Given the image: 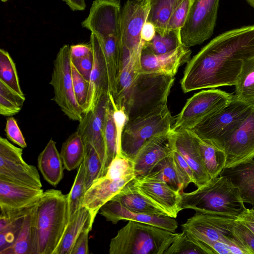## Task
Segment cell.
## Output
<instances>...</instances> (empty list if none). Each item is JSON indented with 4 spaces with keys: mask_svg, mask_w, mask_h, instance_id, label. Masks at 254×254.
<instances>
[{
    "mask_svg": "<svg viewBox=\"0 0 254 254\" xmlns=\"http://www.w3.org/2000/svg\"><path fill=\"white\" fill-rule=\"evenodd\" d=\"M236 219L196 212L182 225V230L204 245L212 254L210 246L216 242L229 245L231 254H250L234 234L233 226Z\"/></svg>",
    "mask_w": 254,
    "mask_h": 254,
    "instance_id": "obj_6",
    "label": "cell"
},
{
    "mask_svg": "<svg viewBox=\"0 0 254 254\" xmlns=\"http://www.w3.org/2000/svg\"><path fill=\"white\" fill-rule=\"evenodd\" d=\"M212 254L204 245L185 230L178 233L164 254Z\"/></svg>",
    "mask_w": 254,
    "mask_h": 254,
    "instance_id": "obj_36",
    "label": "cell"
},
{
    "mask_svg": "<svg viewBox=\"0 0 254 254\" xmlns=\"http://www.w3.org/2000/svg\"><path fill=\"white\" fill-rule=\"evenodd\" d=\"M225 168L254 158V106L241 124L224 142Z\"/></svg>",
    "mask_w": 254,
    "mask_h": 254,
    "instance_id": "obj_15",
    "label": "cell"
},
{
    "mask_svg": "<svg viewBox=\"0 0 254 254\" xmlns=\"http://www.w3.org/2000/svg\"><path fill=\"white\" fill-rule=\"evenodd\" d=\"M111 199L132 212L168 216L161 209L137 190L133 185V180L126 185Z\"/></svg>",
    "mask_w": 254,
    "mask_h": 254,
    "instance_id": "obj_27",
    "label": "cell"
},
{
    "mask_svg": "<svg viewBox=\"0 0 254 254\" xmlns=\"http://www.w3.org/2000/svg\"><path fill=\"white\" fill-rule=\"evenodd\" d=\"M156 33V31L154 25L151 22L146 21L142 28L141 39L145 42H150L154 38Z\"/></svg>",
    "mask_w": 254,
    "mask_h": 254,
    "instance_id": "obj_52",
    "label": "cell"
},
{
    "mask_svg": "<svg viewBox=\"0 0 254 254\" xmlns=\"http://www.w3.org/2000/svg\"><path fill=\"white\" fill-rule=\"evenodd\" d=\"M32 210L25 217L14 242L10 246L0 251V254H32Z\"/></svg>",
    "mask_w": 254,
    "mask_h": 254,
    "instance_id": "obj_35",
    "label": "cell"
},
{
    "mask_svg": "<svg viewBox=\"0 0 254 254\" xmlns=\"http://www.w3.org/2000/svg\"><path fill=\"white\" fill-rule=\"evenodd\" d=\"M0 81L20 95H24L19 83L15 64L9 53L0 49Z\"/></svg>",
    "mask_w": 254,
    "mask_h": 254,
    "instance_id": "obj_40",
    "label": "cell"
},
{
    "mask_svg": "<svg viewBox=\"0 0 254 254\" xmlns=\"http://www.w3.org/2000/svg\"><path fill=\"white\" fill-rule=\"evenodd\" d=\"M233 230L250 254H254V233L237 219L233 223Z\"/></svg>",
    "mask_w": 254,
    "mask_h": 254,
    "instance_id": "obj_44",
    "label": "cell"
},
{
    "mask_svg": "<svg viewBox=\"0 0 254 254\" xmlns=\"http://www.w3.org/2000/svg\"><path fill=\"white\" fill-rule=\"evenodd\" d=\"M121 12L119 0H94L81 26L98 39L120 37Z\"/></svg>",
    "mask_w": 254,
    "mask_h": 254,
    "instance_id": "obj_14",
    "label": "cell"
},
{
    "mask_svg": "<svg viewBox=\"0 0 254 254\" xmlns=\"http://www.w3.org/2000/svg\"><path fill=\"white\" fill-rule=\"evenodd\" d=\"M25 101L24 95L16 92L0 81V114L11 117L18 113Z\"/></svg>",
    "mask_w": 254,
    "mask_h": 254,
    "instance_id": "obj_39",
    "label": "cell"
},
{
    "mask_svg": "<svg viewBox=\"0 0 254 254\" xmlns=\"http://www.w3.org/2000/svg\"><path fill=\"white\" fill-rule=\"evenodd\" d=\"M71 74L74 95L84 114L88 100L89 81L83 77L72 63Z\"/></svg>",
    "mask_w": 254,
    "mask_h": 254,
    "instance_id": "obj_42",
    "label": "cell"
},
{
    "mask_svg": "<svg viewBox=\"0 0 254 254\" xmlns=\"http://www.w3.org/2000/svg\"><path fill=\"white\" fill-rule=\"evenodd\" d=\"M73 11H82L86 8L85 0H62Z\"/></svg>",
    "mask_w": 254,
    "mask_h": 254,
    "instance_id": "obj_53",
    "label": "cell"
},
{
    "mask_svg": "<svg viewBox=\"0 0 254 254\" xmlns=\"http://www.w3.org/2000/svg\"><path fill=\"white\" fill-rule=\"evenodd\" d=\"M109 95L113 107V118L117 133V155H118L122 154L121 152V139L123 132L127 121V117L123 109H119L116 106L112 94L109 93Z\"/></svg>",
    "mask_w": 254,
    "mask_h": 254,
    "instance_id": "obj_45",
    "label": "cell"
},
{
    "mask_svg": "<svg viewBox=\"0 0 254 254\" xmlns=\"http://www.w3.org/2000/svg\"><path fill=\"white\" fill-rule=\"evenodd\" d=\"M147 22L152 23L156 33L164 35L168 22L173 13L183 0H147Z\"/></svg>",
    "mask_w": 254,
    "mask_h": 254,
    "instance_id": "obj_29",
    "label": "cell"
},
{
    "mask_svg": "<svg viewBox=\"0 0 254 254\" xmlns=\"http://www.w3.org/2000/svg\"><path fill=\"white\" fill-rule=\"evenodd\" d=\"M173 149L187 162L193 173L194 183L198 188L210 180L205 169L197 137L189 129L172 130Z\"/></svg>",
    "mask_w": 254,
    "mask_h": 254,
    "instance_id": "obj_19",
    "label": "cell"
},
{
    "mask_svg": "<svg viewBox=\"0 0 254 254\" xmlns=\"http://www.w3.org/2000/svg\"><path fill=\"white\" fill-rule=\"evenodd\" d=\"M8 0H0V1L1 2H6L7 1H8Z\"/></svg>",
    "mask_w": 254,
    "mask_h": 254,
    "instance_id": "obj_55",
    "label": "cell"
},
{
    "mask_svg": "<svg viewBox=\"0 0 254 254\" xmlns=\"http://www.w3.org/2000/svg\"><path fill=\"white\" fill-rule=\"evenodd\" d=\"M180 30L168 31L164 35L156 33L150 42H144L143 48L154 54H162L171 52L181 45Z\"/></svg>",
    "mask_w": 254,
    "mask_h": 254,
    "instance_id": "obj_38",
    "label": "cell"
},
{
    "mask_svg": "<svg viewBox=\"0 0 254 254\" xmlns=\"http://www.w3.org/2000/svg\"><path fill=\"white\" fill-rule=\"evenodd\" d=\"M197 138L203 163L209 177L211 179L219 176L225 166V152Z\"/></svg>",
    "mask_w": 254,
    "mask_h": 254,
    "instance_id": "obj_34",
    "label": "cell"
},
{
    "mask_svg": "<svg viewBox=\"0 0 254 254\" xmlns=\"http://www.w3.org/2000/svg\"><path fill=\"white\" fill-rule=\"evenodd\" d=\"M174 77L139 73L116 106L123 109L127 121L149 114L167 105Z\"/></svg>",
    "mask_w": 254,
    "mask_h": 254,
    "instance_id": "obj_4",
    "label": "cell"
},
{
    "mask_svg": "<svg viewBox=\"0 0 254 254\" xmlns=\"http://www.w3.org/2000/svg\"><path fill=\"white\" fill-rule=\"evenodd\" d=\"M178 233L133 221L121 228L109 244L110 254H164Z\"/></svg>",
    "mask_w": 254,
    "mask_h": 254,
    "instance_id": "obj_5",
    "label": "cell"
},
{
    "mask_svg": "<svg viewBox=\"0 0 254 254\" xmlns=\"http://www.w3.org/2000/svg\"><path fill=\"white\" fill-rule=\"evenodd\" d=\"M148 11L147 0H128L121 8L120 23L121 59H127L142 51V26Z\"/></svg>",
    "mask_w": 254,
    "mask_h": 254,
    "instance_id": "obj_12",
    "label": "cell"
},
{
    "mask_svg": "<svg viewBox=\"0 0 254 254\" xmlns=\"http://www.w3.org/2000/svg\"><path fill=\"white\" fill-rule=\"evenodd\" d=\"M43 189L31 188L0 179V207L17 208L36 202Z\"/></svg>",
    "mask_w": 254,
    "mask_h": 254,
    "instance_id": "obj_24",
    "label": "cell"
},
{
    "mask_svg": "<svg viewBox=\"0 0 254 254\" xmlns=\"http://www.w3.org/2000/svg\"><path fill=\"white\" fill-rule=\"evenodd\" d=\"M85 144V155L83 160L85 169V185L86 190L93 182L101 177L103 163L93 146Z\"/></svg>",
    "mask_w": 254,
    "mask_h": 254,
    "instance_id": "obj_41",
    "label": "cell"
},
{
    "mask_svg": "<svg viewBox=\"0 0 254 254\" xmlns=\"http://www.w3.org/2000/svg\"><path fill=\"white\" fill-rule=\"evenodd\" d=\"M32 254H57L68 224L67 195L44 191L32 211Z\"/></svg>",
    "mask_w": 254,
    "mask_h": 254,
    "instance_id": "obj_2",
    "label": "cell"
},
{
    "mask_svg": "<svg viewBox=\"0 0 254 254\" xmlns=\"http://www.w3.org/2000/svg\"></svg>",
    "mask_w": 254,
    "mask_h": 254,
    "instance_id": "obj_56",
    "label": "cell"
},
{
    "mask_svg": "<svg viewBox=\"0 0 254 254\" xmlns=\"http://www.w3.org/2000/svg\"><path fill=\"white\" fill-rule=\"evenodd\" d=\"M50 84L54 89L53 100L70 120L79 122L83 111L78 104L73 91L70 46L64 45L54 61Z\"/></svg>",
    "mask_w": 254,
    "mask_h": 254,
    "instance_id": "obj_9",
    "label": "cell"
},
{
    "mask_svg": "<svg viewBox=\"0 0 254 254\" xmlns=\"http://www.w3.org/2000/svg\"><path fill=\"white\" fill-rule=\"evenodd\" d=\"M90 230L82 232L77 238L70 254H88V236Z\"/></svg>",
    "mask_w": 254,
    "mask_h": 254,
    "instance_id": "obj_49",
    "label": "cell"
},
{
    "mask_svg": "<svg viewBox=\"0 0 254 254\" xmlns=\"http://www.w3.org/2000/svg\"><path fill=\"white\" fill-rule=\"evenodd\" d=\"M144 177L165 182L180 192L183 191L186 188L177 168L173 153L159 162L152 171Z\"/></svg>",
    "mask_w": 254,
    "mask_h": 254,
    "instance_id": "obj_30",
    "label": "cell"
},
{
    "mask_svg": "<svg viewBox=\"0 0 254 254\" xmlns=\"http://www.w3.org/2000/svg\"><path fill=\"white\" fill-rule=\"evenodd\" d=\"M191 51L183 45L162 54H154L142 48L140 73L174 77L179 67L190 60Z\"/></svg>",
    "mask_w": 254,
    "mask_h": 254,
    "instance_id": "obj_21",
    "label": "cell"
},
{
    "mask_svg": "<svg viewBox=\"0 0 254 254\" xmlns=\"http://www.w3.org/2000/svg\"><path fill=\"white\" fill-rule=\"evenodd\" d=\"M172 130L153 136L139 149L132 160L136 178L148 175L159 162L172 154Z\"/></svg>",
    "mask_w": 254,
    "mask_h": 254,
    "instance_id": "obj_17",
    "label": "cell"
},
{
    "mask_svg": "<svg viewBox=\"0 0 254 254\" xmlns=\"http://www.w3.org/2000/svg\"><path fill=\"white\" fill-rule=\"evenodd\" d=\"M174 121L167 105L127 121L122 136V153L132 161L146 141L156 135L170 131Z\"/></svg>",
    "mask_w": 254,
    "mask_h": 254,
    "instance_id": "obj_8",
    "label": "cell"
},
{
    "mask_svg": "<svg viewBox=\"0 0 254 254\" xmlns=\"http://www.w3.org/2000/svg\"><path fill=\"white\" fill-rule=\"evenodd\" d=\"M92 51L89 44H80L70 46V55L71 60L79 59L87 56Z\"/></svg>",
    "mask_w": 254,
    "mask_h": 254,
    "instance_id": "obj_50",
    "label": "cell"
},
{
    "mask_svg": "<svg viewBox=\"0 0 254 254\" xmlns=\"http://www.w3.org/2000/svg\"><path fill=\"white\" fill-rule=\"evenodd\" d=\"M7 137L11 141L22 148L27 147V144L16 120L12 117L6 119L4 129Z\"/></svg>",
    "mask_w": 254,
    "mask_h": 254,
    "instance_id": "obj_46",
    "label": "cell"
},
{
    "mask_svg": "<svg viewBox=\"0 0 254 254\" xmlns=\"http://www.w3.org/2000/svg\"><path fill=\"white\" fill-rule=\"evenodd\" d=\"M181 208L237 219L246 208L238 188L222 175L210 179L192 191H182Z\"/></svg>",
    "mask_w": 254,
    "mask_h": 254,
    "instance_id": "obj_3",
    "label": "cell"
},
{
    "mask_svg": "<svg viewBox=\"0 0 254 254\" xmlns=\"http://www.w3.org/2000/svg\"><path fill=\"white\" fill-rule=\"evenodd\" d=\"M94 220L90 210L82 206L68 223L57 254H70L77 238L82 232L92 230Z\"/></svg>",
    "mask_w": 254,
    "mask_h": 254,
    "instance_id": "obj_28",
    "label": "cell"
},
{
    "mask_svg": "<svg viewBox=\"0 0 254 254\" xmlns=\"http://www.w3.org/2000/svg\"><path fill=\"white\" fill-rule=\"evenodd\" d=\"M219 175L227 177L239 189L244 202L254 206V160L224 168Z\"/></svg>",
    "mask_w": 254,
    "mask_h": 254,
    "instance_id": "obj_25",
    "label": "cell"
},
{
    "mask_svg": "<svg viewBox=\"0 0 254 254\" xmlns=\"http://www.w3.org/2000/svg\"><path fill=\"white\" fill-rule=\"evenodd\" d=\"M60 155L64 169L68 171L78 168L81 164L84 158L85 144L76 131L63 142Z\"/></svg>",
    "mask_w": 254,
    "mask_h": 254,
    "instance_id": "obj_31",
    "label": "cell"
},
{
    "mask_svg": "<svg viewBox=\"0 0 254 254\" xmlns=\"http://www.w3.org/2000/svg\"><path fill=\"white\" fill-rule=\"evenodd\" d=\"M22 154L23 148L0 137V179L41 189L42 185L37 168L27 164Z\"/></svg>",
    "mask_w": 254,
    "mask_h": 254,
    "instance_id": "obj_13",
    "label": "cell"
},
{
    "mask_svg": "<svg viewBox=\"0 0 254 254\" xmlns=\"http://www.w3.org/2000/svg\"><path fill=\"white\" fill-rule=\"evenodd\" d=\"M133 185L137 190L168 216L176 218L181 208V192L162 181L146 177L135 178Z\"/></svg>",
    "mask_w": 254,
    "mask_h": 254,
    "instance_id": "obj_18",
    "label": "cell"
},
{
    "mask_svg": "<svg viewBox=\"0 0 254 254\" xmlns=\"http://www.w3.org/2000/svg\"><path fill=\"white\" fill-rule=\"evenodd\" d=\"M254 57V25L226 31L189 60L181 85L184 93L235 85L242 66Z\"/></svg>",
    "mask_w": 254,
    "mask_h": 254,
    "instance_id": "obj_1",
    "label": "cell"
},
{
    "mask_svg": "<svg viewBox=\"0 0 254 254\" xmlns=\"http://www.w3.org/2000/svg\"><path fill=\"white\" fill-rule=\"evenodd\" d=\"M220 0H194L180 30L182 44L190 47L211 37L217 19Z\"/></svg>",
    "mask_w": 254,
    "mask_h": 254,
    "instance_id": "obj_11",
    "label": "cell"
},
{
    "mask_svg": "<svg viewBox=\"0 0 254 254\" xmlns=\"http://www.w3.org/2000/svg\"><path fill=\"white\" fill-rule=\"evenodd\" d=\"M233 94L214 88L202 90L187 100L172 127L190 129L206 118L227 106Z\"/></svg>",
    "mask_w": 254,
    "mask_h": 254,
    "instance_id": "obj_10",
    "label": "cell"
},
{
    "mask_svg": "<svg viewBox=\"0 0 254 254\" xmlns=\"http://www.w3.org/2000/svg\"><path fill=\"white\" fill-rule=\"evenodd\" d=\"M194 0H183L176 8L167 25L166 33L173 30H179L184 26L190 7Z\"/></svg>",
    "mask_w": 254,
    "mask_h": 254,
    "instance_id": "obj_43",
    "label": "cell"
},
{
    "mask_svg": "<svg viewBox=\"0 0 254 254\" xmlns=\"http://www.w3.org/2000/svg\"><path fill=\"white\" fill-rule=\"evenodd\" d=\"M237 219L254 233V206L246 208Z\"/></svg>",
    "mask_w": 254,
    "mask_h": 254,
    "instance_id": "obj_51",
    "label": "cell"
},
{
    "mask_svg": "<svg viewBox=\"0 0 254 254\" xmlns=\"http://www.w3.org/2000/svg\"><path fill=\"white\" fill-rule=\"evenodd\" d=\"M109 101V92L102 94L92 109L83 114L76 130L84 144L93 146L102 160L103 165L105 156L103 132Z\"/></svg>",
    "mask_w": 254,
    "mask_h": 254,
    "instance_id": "obj_16",
    "label": "cell"
},
{
    "mask_svg": "<svg viewBox=\"0 0 254 254\" xmlns=\"http://www.w3.org/2000/svg\"><path fill=\"white\" fill-rule=\"evenodd\" d=\"M103 137L105 156L101 177L106 174L109 166L117 154V133L113 118V107L110 98L106 113Z\"/></svg>",
    "mask_w": 254,
    "mask_h": 254,
    "instance_id": "obj_33",
    "label": "cell"
},
{
    "mask_svg": "<svg viewBox=\"0 0 254 254\" xmlns=\"http://www.w3.org/2000/svg\"><path fill=\"white\" fill-rule=\"evenodd\" d=\"M99 213L107 221L114 224L121 220H131L155 226L174 233L178 227V223L174 218L132 212L112 199L102 206Z\"/></svg>",
    "mask_w": 254,
    "mask_h": 254,
    "instance_id": "obj_22",
    "label": "cell"
},
{
    "mask_svg": "<svg viewBox=\"0 0 254 254\" xmlns=\"http://www.w3.org/2000/svg\"><path fill=\"white\" fill-rule=\"evenodd\" d=\"M174 159L180 174L183 178L186 188L190 183H194V179L191 169L182 157L176 150L173 152Z\"/></svg>",
    "mask_w": 254,
    "mask_h": 254,
    "instance_id": "obj_47",
    "label": "cell"
},
{
    "mask_svg": "<svg viewBox=\"0 0 254 254\" xmlns=\"http://www.w3.org/2000/svg\"><path fill=\"white\" fill-rule=\"evenodd\" d=\"M235 86L234 99L254 103V57L245 61Z\"/></svg>",
    "mask_w": 254,
    "mask_h": 254,
    "instance_id": "obj_32",
    "label": "cell"
},
{
    "mask_svg": "<svg viewBox=\"0 0 254 254\" xmlns=\"http://www.w3.org/2000/svg\"><path fill=\"white\" fill-rule=\"evenodd\" d=\"M38 168L43 178L56 187L63 179L64 169L56 142L51 138L37 159Z\"/></svg>",
    "mask_w": 254,
    "mask_h": 254,
    "instance_id": "obj_26",
    "label": "cell"
},
{
    "mask_svg": "<svg viewBox=\"0 0 254 254\" xmlns=\"http://www.w3.org/2000/svg\"><path fill=\"white\" fill-rule=\"evenodd\" d=\"M90 43L93 51V64L89 77V93L84 113L92 109L102 94L109 92L103 54L97 37L93 33L90 35Z\"/></svg>",
    "mask_w": 254,
    "mask_h": 254,
    "instance_id": "obj_23",
    "label": "cell"
},
{
    "mask_svg": "<svg viewBox=\"0 0 254 254\" xmlns=\"http://www.w3.org/2000/svg\"><path fill=\"white\" fill-rule=\"evenodd\" d=\"M246 1L254 9V0H246Z\"/></svg>",
    "mask_w": 254,
    "mask_h": 254,
    "instance_id": "obj_54",
    "label": "cell"
},
{
    "mask_svg": "<svg viewBox=\"0 0 254 254\" xmlns=\"http://www.w3.org/2000/svg\"><path fill=\"white\" fill-rule=\"evenodd\" d=\"M135 178L134 174L121 177L106 174L95 180L87 190L82 206L88 209L95 219L102 206Z\"/></svg>",
    "mask_w": 254,
    "mask_h": 254,
    "instance_id": "obj_20",
    "label": "cell"
},
{
    "mask_svg": "<svg viewBox=\"0 0 254 254\" xmlns=\"http://www.w3.org/2000/svg\"><path fill=\"white\" fill-rule=\"evenodd\" d=\"M71 61L83 77L89 81L93 64V51L84 57L71 59Z\"/></svg>",
    "mask_w": 254,
    "mask_h": 254,
    "instance_id": "obj_48",
    "label": "cell"
},
{
    "mask_svg": "<svg viewBox=\"0 0 254 254\" xmlns=\"http://www.w3.org/2000/svg\"><path fill=\"white\" fill-rule=\"evenodd\" d=\"M254 106L233 99L226 107L190 130L197 137L222 150L224 142L241 124Z\"/></svg>",
    "mask_w": 254,
    "mask_h": 254,
    "instance_id": "obj_7",
    "label": "cell"
},
{
    "mask_svg": "<svg viewBox=\"0 0 254 254\" xmlns=\"http://www.w3.org/2000/svg\"><path fill=\"white\" fill-rule=\"evenodd\" d=\"M85 169L83 161L78 168L73 185L67 195L68 223L82 206L86 191L85 185Z\"/></svg>",
    "mask_w": 254,
    "mask_h": 254,
    "instance_id": "obj_37",
    "label": "cell"
}]
</instances>
